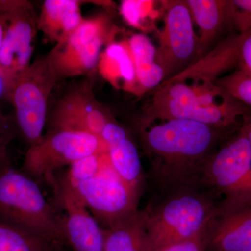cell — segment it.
<instances>
[{"label":"cell","instance_id":"6da1fadb","mask_svg":"<svg viewBox=\"0 0 251 251\" xmlns=\"http://www.w3.org/2000/svg\"><path fill=\"white\" fill-rule=\"evenodd\" d=\"M191 120H144L141 138L150 177L161 192L201 188L204 167L228 132Z\"/></svg>","mask_w":251,"mask_h":251},{"label":"cell","instance_id":"7a4b0ae2","mask_svg":"<svg viewBox=\"0 0 251 251\" xmlns=\"http://www.w3.org/2000/svg\"><path fill=\"white\" fill-rule=\"evenodd\" d=\"M247 107L214 85L162 82L145 120H191L221 129L240 128Z\"/></svg>","mask_w":251,"mask_h":251},{"label":"cell","instance_id":"3957f363","mask_svg":"<svg viewBox=\"0 0 251 251\" xmlns=\"http://www.w3.org/2000/svg\"><path fill=\"white\" fill-rule=\"evenodd\" d=\"M0 223L52 244H67L62 217L46 201L37 181L13 166L0 163Z\"/></svg>","mask_w":251,"mask_h":251},{"label":"cell","instance_id":"277c9868","mask_svg":"<svg viewBox=\"0 0 251 251\" xmlns=\"http://www.w3.org/2000/svg\"><path fill=\"white\" fill-rule=\"evenodd\" d=\"M219 204L201 188H185L166 195L148 211V234L151 251H161L186 240L205 228Z\"/></svg>","mask_w":251,"mask_h":251},{"label":"cell","instance_id":"5b68a950","mask_svg":"<svg viewBox=\"0 0 251 251\" xmlns=\"http://www.w3.org/2000/svg\"><path fill=\"white\" fill-rule=\"evenodd\" d=\"M57 82L45 56L18 74L5 96L14 107L18 132L29 146L44 136L49 97Z\"/></svg>","mask_w":251,"mask_h":251},{"label":"cell","instance_id":"8992f818","mask_svg":"<svg viewBox=\"0 0 251 251\" xmlns=\"http://www.w3.org/2000/svg\"><path fill=\"white\" fill-rule=\"evenodd\" d=\"M202 186L224 196L219 206L251 204V146L240 128L211 155L204 167Z\"/></svg>","mask_w":251,"mask_h":251},{"label":"cell","instance_id":"52a82bcc","mask_svg":"<svg viewBox=\"0 0 251 251\" xmlns=\"http://www.w3.org/2000/svg\"><path fill=\"white\" fill-rule=\"evenodd\" d=\"M66 179L104 229L115 226L139 210L140 193L114 171L105 151L101 166L93 176L75 182Z\"/></svg>","mask_w":251,"mask_h":251},{"label":"cell","instance_id":"ba28073f","mask_svg":"<svg viewBox=\"0 0 251 251\" xmlns=\"http://www.w3.org/2000/svg\"><path fill=\"white\" fill-rule=\"evenodd\" d=\"M113 27L104 15L84 20L46 55L57 81L87 75L98 66L102 49L112 42Z\"/></svg>","mask_w":251,"mask_h":251},{"label":"cell","instance_id":"9c48e42d","mask_svg":"<svg viewBox=\"0 0 251 251\" xmlns=\"http://www.w3.org/2000/svg\"><path fill=\"white\" fill-rule=\"evenodd\" d=\"M101 140L90 133L51 130L37 143L29 146L22 171L36 181H47L63 167L84 157L105 152Z\"/></svg>","mask_w":251,"mask_h":251},{"label":"cell","instance_id":"30bf717a","mask_svg":"<svg viewBox=\"0 0 251 251\" xmlns=\"http://www.w3.org/2000/svg\"><path fill=\"white\" fill-rule=\"evenodd\" d=\"M0 13L6 18L0 70L12 83L31 64L38 18L30 3L23 0H0Z\"/></svg>","mask_w":251,"mask_h":251},{"label":"cell","instance_id":"8fae6325","mask_svg":"<svg viewBox=\"0 0 251 251\" xmlns=\"http://www.w3.org/2000/svg\"><path fill=\"white\" fill-rule=\"evenodd\" d=\"M161 6L164 11V24L162 30L158 31L159 46L156 60L166 77L176 75L196 58L198 40L186 1H162Z\"/></svg>","mask_w":251,"mask_h":251},{"label":"cell","instance_id":"7c38bea8","mask_svg":"<svg viewBox=\"0 0 251 251\" xmlns=\"http://www.w3.org/2000/svg\"><path fill=\"white\" fill-rule=\"evenodd\" d=\"M48 182L64 211L62 217L66 242L74 251H103L105 229L91 214L68 183L65 176H51Z\"/></svg>","mask_w":251,"mask_h":251},{"label":"cell","instance_id":"4fadbf2b","mask_svg":"<svg viewBox=\"0 0 251 251\" xmlns=\"http://www.w3.org/2000/svg\"><path fill=\"white\" fill-rule=\"evenodd\" d=\"M110 120L89 85H82L66 94L54 109L52 130L82 132L100 138L104 126Z\"/></svg>","mask_w":251,"mask_h":251},{"label":"cell","instance_id":"5bb4252c","mask_svg":"<svg viewBox=\"0 0 251 251\" xmlns=\"http://www.w3.org/2000/svg\"><path fill=\"white\" fill-rule=\"evenodd\" d=\"M207 249L251 251V204L229 209L218 206L209 225Z\"/></svg>","mask_w":251,"mask_h":251},{"label":"cell","instance_id":"9a60e30c","mask_svg":"<svg viewBox=\"0 0 251 251\" xmlns=\"http://www.w3.org/2000/svg\"><path fill=\"white\" fill-rule=\"evenodd\" d=\"M242 34L230 36L219 43L211 52L189 64L181 72L163 82H187L193 85H214L226 71L237 65L238 50ZM187 83V82H186Z\"/></svg>","mask_w":251,"mask_h":251},{"label":"cell","instance_id":"2e32d148","mask_svg":"<svg viewBox=\"0 0 251 251\" xmlns=\"http://www.w3.org/2000/svg\"><path fill=\"white\" fill-rule=\"evenodd\" d=\"M193 20L200 30L196 59L204 56L226 25H231L232 1L227 0H187Z\"/></svg>","mask_w":251,"mask_h":251},{"label":"cell","instance_id":"e0dca14e","mask_svg":"<svg viewBox=\"0 0 251 251\" xmlns=\"http://www.w3.org/2000/svg\"><path fill=\"white\" fill-rule=\"evenodd\" d=\"M97 68L101 76L113 87L133 94H141L126 41L109 43L102 51Z\"/></svg>","mask_w":251,"mask_h":251},{"label":"cell","instance_id":"ac0fdd59","mask_svg":"<svg viewBox=\"0 0 251 251\" xmlns=\"http://www.w3.org/2000/svg\"><path fill=\"white\" fill-rule=\"evenodd\" d=\"M84 18L77 0H46L38 18V29L56 44L72 34Z\"/></svg>","mask_w":251,"mask_h":251},{"label":"cell","instance_id":"d6986e66","mask_svg":"<svg viewBox=\"0 0 251 251\" xmlns=\"http://www.w3.org/2000/svg\"><path fill=\"white\" fill-rule=\"evenodd\" d=\"M103 251H151L147 209L105 229Z\"/></svg>","mask_w":251,"mask_h":251},{"label":"cell","instance_id":"ffe728a7","mask_svg":"<svg viewBox=\"0 0 251 251\" xmlns=\"http://www.w3.org/2000/svg\"><path fill=\"white\" fill-rule=\"evenodd\" d=\"M126 42L134 62L140 93L161 85L166 74L157 62V48L151 39L145 34H136Z\"/></svg>","mask_w":251,"mask_h":251},{"label":"cell","instance_id":"44dd1931","mask_svg":"<svg viewBox=\"0 0 251 251\" xmlns=\"http://www.w3.org/2000/svg\"><path fill=\"white\" fill-rule=\"evenodd\" d=\"M105 153L117 175L141 193L145 179L143 166L138 148L130 137L108 146Z\"/></svg>","mask_w":251,"mask_h":251},{"label":"cell","instance_id":"7402d4cb","mask_svg":"<svg viewBox=\"0 0 251 251\" xmlns=\"http://www.w3.org/2000/svg\"><path fill=\"white\" fill-rule=\"evenodd\" d=\"M52 244L0 223V251H50Z\"/></svg>","mask_w":251,"mask_h":251},{"label":"cell","instance_id":"603a6c76","mask_svg":"<svg viewBox=\"0 0 251 251\" xmlns=\"http://www.w3.org/2000/svg\"><path fill=\"white\" fill-rule=\"evenodd\" d=\"M214 85L231 97L251 109V75L242 70L220 77Z\"/></svg>","mask_w":251,"mask_h":251},{"label":"cell","instance_id":"cb8c5ba5","mask_svg":"<svg viewBox=\"0 0 251 251\" xmlns=\"http://www.w3.org/2000/svg\"><path fill=\"white\" fill-rule=\"evenodd\" d=\"M154 4V1L125 0L122 2L120 11L122 17L129 25L143 29L148 20L156 17L158 11H155Z\"/></svg>","mask_w":251,"mask_h":251},{"label":"cell","instance_id":"d4e9b609","mask_svg":"<svg viewBox=\"0 0 251 251\" xmlns=\"http://www.w3.org/2000/svg\"><path fill=\"white\" fill-rule=\"evenodd\" d=\"M104 152L80 158L69 166L65 176L70 182L88 179L99 171L103 163Z\"/></svg>","mask_w":251,"mask_h":251},{"label":"cell","instance_id":"484cf974","mask_svg":"<svg viewBox=\"0 0 251 251\" xmlns=\"http://www.w3.org/2000/svg\"><path fill=\"white\" fill-rule=\"evenodd\" d=\"M231 25L245 34L251 30V0L232 1Z\"/></svg>","mask_w":251,"mask_h":251},{"label":"cell","instance_id":"4316f807","mask_svg":"<svg viewBox=\"0 0 251 251\" xmlns=\"http://www.w3.org/2000/svg\"><path fill=\"white\" fill-rule=\"evenodd\" d=\"M17 133L14 119L5 115L0 110V163L9 158L8 148Z\"/></svg>","mask_w":251,"mask_h":251},{"label":"cell","instance_id":"83f0119b","mask_svg":"<svg viewBox=\"0 0 251 251\" xmlns=\"http://www.w3.org/2000/svg\"><path fill=\"white\" fill-rule=\"evenodd\" d=\"M209 225L210 224L201 232L193 236V237L169 246L161 251H205L207 250Z\"/></svg>","mask_w":251,"mask_h":251},{"label":"cell","instance_id":"f1b7e54d","mask_svg":"<svg viewBox=\"0 0 251 251\" xmlns=\"http://www.w3.org/2000/svg\"><path fill=\"white\" fill-rule=\"evenodd\" d=\"M129 136L126 130L116 122L110 120L104 126L100 135V139L105 146V150L112 144Z\"/></svg>","mask_w":251,"mask_h":251},{"label":"cell","instance_id":"f546056e","mask_svg":"<svg viewBox=\"0 0 251 251\" xmlns=\"http://www.w3.org/2000/svg\"><path fill=\"white\" fill-rule=\"evenodd\" d=\"M242 34L238 50L237 65L239 70L251 75V30Z\"/></svg>","mask_w":251,"mask_h":251},{"label":"cell","instance_id":"4dcf8cb0","mask_svg":"<svg viewBox=\"0 0 251 251\" xmlns=\"http://www.w3.org/2000/svg\"><path fill=\"white\" fill-rule=\"evenodd\" d=\"M241 129L244 131L247 135L248 140L251 146V109L247 108V111L243 116L242 125L240 126Z\"/></svg>","mask_w":251,"mask_h":251},{"label":"cell","instance_id":"1f68e13d","mask_svg":"<svg viewBox=\"0 0 251 251\" xmlns=\"http://www.w3.org/2000/svg\"><path fill=\"white\" fill-rule=\"evenodd\" d=\"M6 16H5L4 14H1V13H0V62H1V49H2L3 41H4V32L5 29H6ZM0 75H1L3 77H4V75H3L2 74H1V70H0Z\"/></svg>","mask_w":251,"mask_h":251},{"label":"cell","instance_id":"d6a6232c","mask_svg":"<svg viewBox=\"0 0 251 251\" xmlns=\"http://www.w3.org/2000/svg\"><path fill=\"white\" fill-rule=\"evenodd\" d=\"M50 251H67L64 249V245L60 244H52Z\"/></svg>","mask_w":251,"mask_h":251}]
</instances>
